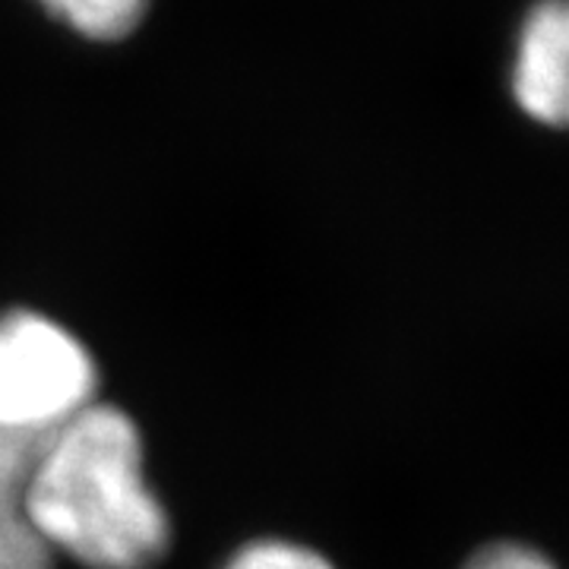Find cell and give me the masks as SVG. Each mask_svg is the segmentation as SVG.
I'll return each instance as SVG.
<instances>
[{
    "mask_svg": "<svg viewBox=\"0 0 569 569\" xmlns=\"http://www.w3.org/2000/svg\"><path fill=\"white\" fill-rule=\"evenodd\" d=\"M26 512L51 553L86 569H149L171 526L142 475V440L121 408L92 402L41 440Z\"/></svg>",
    "mask_w": 569,
    "mask_h": 569,
    "instance_id": "cell-1",
    "label": "cell"
},
{
    "mask_svg": "<svg viewBox=\"0 0 569 569\" xmlns=\"http://www.w3.org/2000/svg\"><path fill=\"white\" fill-rule=\"evenodd\" d=\"M99 370L67 329L32 310L0 313V430L48 437L96 402Z\"/></svg>",
    "mask_w": 569,
    "mask_h": 569,
    "instance_id": "cell-2",
    "label": "cell"
},
{
    "mask_svg": "<svg viewBox=\"0 0 569 569\" xmlns=\"http://www.w3.org/2000/svg\"><path fill=\"white\" fill-rule=\"evenodd\" d=\"M512 99L531 121L563 127L569 114V13L567 0H541L522 22Z\"/></svg>",
    "mask_w": 569,
    "mask_h": 569,
    "instance_id": "cell-3",
    "label": "cell"
},
{
    "mask_svg": "<svg viewBox=\"0 0 569 569\" xmlns=\"http://www.w3.org/2000/svg\"><path fill=\"white\" fill-rule=\"evenodd\" d=\"M41 440L0 430V569H54V553L26 512V485Z\"/></svg>",
    "mask_w": 569,
    "mask_h": 569,
    "instance_id": "cell-4",
    "label": "cell"
},
{
    "mask_svg": "<svg viewBox=\"0 0 569 569\" xmlns=\"http://www.w3.org/2000/svg\"><path fill=\"white\" fill-rule=\"evenodd\" d=\"M41 7L80 32L82 39L118 41L130 36L146 17L149 0H39Z\"/></svg>",
    "mask_w": 569,
    "mask_h": 569,
    "instance_id": "cell-5",
    "label": "cell"
},
{
    "mask_svg": "<svg viewBox=\"0 0 569 569\" xmlns=\"http://www.w3.org/2000/svg\"><path fill=\"white\" fill-rule=\"evenodd\" d=\"M222 569H336L323 553L295 545V541H279V538H263L250 541L238 550Z\"/></svg>",
    "mask_w": 569,
    "mask_h": 569,
    "instance_id": "cell-6",
    "label": "cell"
},
{
    "mask_svg": "<svg viewBox=\"0 0 569 569\" xmlns=\"http://www.w3.org/2000/svg\"><path fill=\"white\" fill-rule=\"evenodd\" d=\"M466 569H557L545 553L535 548L516 545V541H500V545H488L478 550Z\"/></svg>",
    "mask_w": 569,
    "mask_h": 569,
    "instance_id": "cell-7",
    "label": "cell"
}]
</instances>
